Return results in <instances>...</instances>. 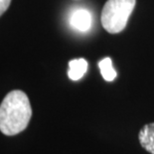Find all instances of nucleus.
Here are the masks:
<instances>
[{
    "label": "nucleus",
    "instance_id": "1",
    "mask_svg": "<svg viewBox=\"0 0 154 154\" xmlns=\"http://www.w3.org/2000/svg\"><path fill=\"white\" fill-rule=\"evenodd\" d=\"M31 116L28 96L21 90H13L0 104V131L8 136L16 135L26 129Z\"/></svg>",
    "mask_w": 154,
    "mask_h": 154
},
{
    "label": "nucleus",
    "instance_id": "2",
    "mask_svg": "<svg viewBox=\"0 0 154 154\" xmlns=\"http://www.w3.org/2000/svg\"><path fill=\"white\" fill-rule=\"evenodd\" d=\"M135 3L136 0H107L100 16L103 27L111 34L124 30Z\"/></svg>",
    "mask_w": 154,
    "mask_h": 154
},
{
    "label": "nucleus",
    "instance_id": "3",
    "mask_svg": "<svg viewBox=\"0 0 154 154\" xmlns=\"http://www.w3.org/2000/svg\"><path fill=\"white\" fill-rule=\"evenodd\" d=\"M70 25L79 32H87L93 25V15L85 8H78L71 14Z\"/></svg>",
    "mask_w": 154,
    "mask_h": 154
},
{
    "label": "nucleus",
    "instance_id": "4",
    "mask_svg": "<svg viewBox=\"0 0 154 154\" xmlns=\"http://www.w3.org/2000/svg\"><path fill=\"white\" fill-rule=\"evenodd\" d=\"M88 70V61L84 58L71 60L69 62L68 76L71 80L78 81L84 77Z\"/></svg>",
    "mask_w": 154,
    "mask_h": 154
},
{
    "label": "nucleus",
    "instance_id": "5",
    "mask_svg": "<svg viewBox=\"0 0 154 154\" xmlns=\"http://www.w3.org/2000/svg\"><path fill=\"white\" fill-rule=\"evenodd\" d=\"M139 142L146 151L154 154V123L146 124L140 130Z\"/></svg>",
    "mask_w": 154,
    "mask_h": 154
},
{
    "label": "nucleus",
    "instance_id": "6",
    "mask_svg": "<svg viewBox=\"0 0 154 154\" xmlns=\"http://www.w3.org/2000/svg\"><path fill=\"white\" fill-rule=\"evenodd\" d=\"M99 68L101 76L106 81H113L116 78V71L112 67V61L109 57H106L99 62Z\"/></svg>",
    "mask_w": 154,
    "mask_h": 154
},
{
    "label": "nucleus",
    "instance_id": "7",
    "mask_svg": "<svg viewBox=\"0 0 154 154\" xmlns=\"http://www.w3.org/2000/svg\"><path fill=\"white\" fill-rule=\"evenodd\" d=\"M10 3H11V0H0V16L7 10Z\"/></svg>",
    "mask_w": 154,
    "mask_h": 154
}]
</instances>
